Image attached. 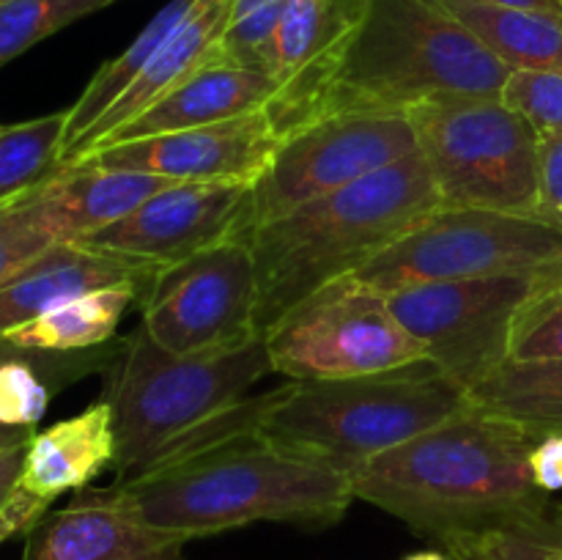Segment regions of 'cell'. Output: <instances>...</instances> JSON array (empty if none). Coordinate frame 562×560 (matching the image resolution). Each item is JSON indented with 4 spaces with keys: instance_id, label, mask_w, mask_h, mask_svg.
<instances>
[{
    "instance_id": "8fae6325",
    "label": "cell",
    "mask_w": 562,
    "mask_h": 560,
    "mask_svg": "<svg viewBox=\"0 0 562 560\" xmlns=\"http://www.w3.org/2000/svg\"><path fill=\"white\" fill-rule=\"evenodd\" d=\"M143 329L173 355L225 351L263 338L250 239L234 236L159 269L143 294Z\"/></svg>"
},
{
    "instance_id": "4fadbf2b",
    "label": "cell",
    "mask_w": 562,
    "mask_h": 560,
    "mask_svg": "<svg viewBox=\"0 0 562 560\" xmlns=\"http://www.w3.org/2000/svg\"><path fill=\"white\" fill-rule=\"evenodd\" d=\"M252 184L176 181L119 223L82 236L80 245L168 267L234 236H250Z\"/></svg>"
},
{
    "instance_id": "7a4b0ae2",
    "label": "cell",
    "mask_w": 562,
    "mask_h": 560,
    "mask_svg": "<svg viewBox=\"0 0 562 560\" xmlns=\"http://www.w3.org/2000/svg\"><path fill=\"white\" fill-rule=\"evenodd\" d=\"M115 483L146 525L184 541L256 522L327 527L344 519L357 500L349 475L280 448L261 432Z\"/></svg>"
},
{
    "instance_id": "5bb4252c",
    "label": "cell",
    "mask_w": 562,
    "mask_h": 560,
    "mask_svg": "<svg viewBox=\"0 0 562 560\" xmlns=\"http://www.w3.org/2000/svg\"><path fill=\"white\" fill-rule=\"evenodd\" d=\"M280 146V135L267 110L241 119L165 135L137 137L110 148H97L75 165L113 170H140L173 181H245L256 184Z\"/></svg>"
},
{
    "instance_id": "ffe728a7",
    "label": "cell",
    "mask_w": 562,
    "mask_h": 560,
    "mask_svg": "<svg viewBox=\"0 0 562 560\" xmlns=\"http://www.w3.org/2000/svg\"><path fill=\"white\" fill-rule=\"evenodd\" d=\"M170 184L176 181L140 170L75 165L47 181L44 198L60 239L75 242L119 223Z\"/></svg>"
},
{
    "instance_id": "83f0119b",
    "label": "cell",
    "mask_w": 562,
    "mask_h": 560,
    "mask_svg": "<svg viewBox=\"0 0 562 560\" xmlns=\"http://www.w3.org/2000/svg\"><path fill=\"white\" fill-rule=\"evenodd\" d=\"M44 187L0 206V283L42 256L47 247L64 242L49 217Z\"/></svg>"
},
{
    "instance_id": "7402d4cb",
    "label": "cell",
    "mask_w": 562,
    "mask_h": 560,
    "mask_svg": "<svg viewBox=\"0 0 562 560\" xmlns=\"http://www.w3.org/2000/svg\"><path fill=\"white\" fill-rule=\"evenodd\" d=\"M510 69L562 71V14L486 0H437Z\"/></svg>"
},
{
    "instance_id": "ac0fdd59",
    "label": "cell",
    "mask_w": 562,
    "mask_h": 560,
    "mask_svg": "<svg viewBox=\"0 0 562 560\" xmlns=\"http://www.w3.org/2000/svg\"><path fill=\"white\" fill-rule=\"evenodd\" d=\"M231 20V0H198L195 9L187 14V20L165 38L162 47L157 49L146 69L137 75V80L119 97V102L82 135V141L71 148L60 163V170L69 168L75 159H80L88 148L113 130L124 126L143 110L151 108L159 97L184 82L187 77L195 75L201 66L212 64L217 58V44L223 38L225 27Z\"/></svg>"
},
{
    "instance_id": "5b68a950",
    "label": "cell",
    "mask_w": 562,
    "mask_h": 560,
    "mask_svg": "<svg viewBox=\"0 0 562 560\" xmlns=\"http://www.w3.org/2000/svg\"><path fill=\"white\" fill-rule=\"evenodd\" d=\"M470 406V390L434 360L329 382H291L258 432L351 475Z\"/></svg>"
},
{
    "instance_id": "d590c367",
    "label": "cell",
    "mask_w": 562,
    "mask_h": 560,
    "mask_svg": "<svg viewBox=\"0 0 562 560\" xmlns=\"http://www.w3.org/2000/svg\"><path fill=\"white\" fill-rule=\"evenodd\" d=\"M494 5H508V9H530L549 11V14H562V0H486Z\"/></svg>"
},
{
    "instance_id": "30bf717a",
    "label": "cell",
    "mask_w": 562,
    "mask_h": 560,
    "mask_svg": "<svg viewBox=\"0 0 562 560\" xmlns=\"http://www.w3.org/2000/svg\"><path fill=\"white\" fill-rule=\"evenodd\" d=\"M417 148L415 124L404 110H349L311 121L280 141L252 184V228L344 190Z\"/></svg>"
},
{
    "instance_id": "1f68e13d",
    "label": "cell",
    "mask_w": 562,
    "mask_h": 560,
    "mask_svg": "<svg viewBox=\"0 0 562 560\" xmlns=\"http://www.w3.org/2000/svg\"><path fill=\"white\" fill-rule=\"evenodd\" d=\"M538 212L558 220L562 212V130L538 135Z\"/></svg>"
},
{
    "instance_id": "d6986e66",
    "label": "cell",
    "mask_w": 562,
    "mask_h": 560,
    "mask_svg": "<svg viewBox=\"0 0 562 560\" xmlns=\"http://www.w3.org/2000/svg\"><path fill=\"white\" fill-rule=\"evenodd\" d=\"M108 464H115V426L108 399H99L80 415L33 434L20 486L53 503L69 489L88 486Z\"/></svg>"
},
{
    "instance_id": "6da1fadb",
    "label": "cell",
    "mask_w": 562,
    "mask_h": 560,
    "mask_svg": "<svg viewBox=\"0 0 562 560\" xmlns=\"http://www.w3.org/2000/svg\"><path fill=\"white\" fill-rule=\"evenodd\" d=\"M554 428L467 406L349 475L357 500L450 547L494 530L543 536L547 492L530 453Z\"/></svg>"
},
{
    "instance_id": "7c38bea8",
    "label": "cell",
    "mask_w": 562,
    "mask_h": 560,
    "mask_svg": "<svg viewBox=\"0 0 562 560\" xmlns=\"http://www.w3.org/2000/svg\"><path fill=\"white\" fill-rule=\"evenodd\" d=\"M562 275H494L412 285L387 294L401 327L461 388L472 390L508 360L519 307Z\"/></svg>"
},
{
    "instance_id": "4dcf8cb0",
    "label": "cell",
    "mask_w": 562,
    "mask_h": 560,
    "mask_svg": "<svg viewBox=\"0 0 562 560\" xmlns=\"http://www.w3.org/2000/svg\"><path fill=\"white\" fill-rule=\"evenodd\" d=\"M450 552L459 560H562V544L525 536L514 530L483 533L475 538H461L450 544Z\"/></svg>"
},
{
    "instance_id": "9a60e30c",
    "label": "cell",
    "mask_w": 562,
    "mask_h": 560,
    "mask_svg": "<svg viewBox=\"0 0 562 560\" xmlns=\"http://www.w3.org/2000/svg\"><path fill=\"white\" fill-rule=\"evenodd\" d=\"M190 541L146 525L121 483L82 486L25 533L20 560H187Z\"/></svg>"
},
{
    "instance_id": "ab89813d",
    "label": "cell",
    "mask_w": 562,
    "mask_h": 560,
    "mask_svg": "<svg viewBox=\"0 0 562 560\" xmlns=\"http://www.w3.org/2000/svg\"><path fill=\"white\" fill-rule=\"evenodd\" d=\"M558 223H560V225H562V212H560V214H558Z\"/></svg>"
},
{
    "instance_id": "8992f818",
    "label": "cell",
    "mask_w": 562,
    "mask_h": 560,
    "mask_svg": "<svg viewBox=\"0 0 562 560\" xmlns=\"http://www.w3.org/2000/svg\"><path fill=\"white\" fill-rule=\"evenodd\" d=\"M108 399L115 426V472L130 481L173 445L247 399L269 371L263 338L225 351L173 355L137 329L113 355Z\"/></svg>"
},
{
    "instance_id": "e0dca14e",
    "label": "cell",
    "mask_w": 562,
    "mask_h": 560,
    "mask_svg": "<svg viewBox=\"0 0 562 560\" xmlns=\"http://www.w3.org/2000/svg\"><path fill=\"white\" fill-rule=\"evenodd\" d=\"M274 93H278V80L274 77L214 58L212 64L201 66L184 82L170 88L151 108H146L140 115H135L124 126H119L110 135H104L102 141L93 143L88 152L119 146V143L137 141V137L165 135V132L192 130V126L241 119V115H250L256 110L267 108Z\"/></svg>"
},
{
    "instance_id": "3957f363",
    "label": "cell",
    "mask_w": 562,
    "mask_h": 560,
    "mask_svg": "<svg viewBox=\"0 0 562 560\" xmlns=\"http://www.w3.org/2000/svg\"><path fill=\"white\" fill-rule=\"evenodd\" d=\"M442 206L423 152L250 231L261 335L305 296L355 275Z\"/></svg>"
},
{
    "instance_id": "44dd1931",
    "label": "cell",
    "mask_w": 562,
    "mask_h": 560,
    "mask_svg": "<svg viewBox=\"0 0 562 560\" xmlns=\"http://www.w3.org/2000/svg\"><path fill=\"white\" fill-rule=\"evenodd\" d=\"M148 285H108L88 294L66 300L53 311L42 313L33 322L11 329L3 340L27 351H53V355H75L108 346L119 329L121 318L132 302L146 294Z\"/></svg>"
},
{
    "instance_id": "8d00e7d4",
    "label": "cell",
    "mask_w": 562,
    "mask_h": 560,
    "mask_svg": "<svg viewBox=\"0 0 562 560\" xmlns=\"http://www.w3.org/2000/svg\"><path fill=\"white\" fill-rule=\"evenodd\" d=\"M36 434V428H16V426H0V450L11 448V445L27 443Z\"/></svg>"
},
{
    "instance_id": "9c48e42d",
    "label": "cell",
    "mask_w": 562,
    "mask_h": 560,
    "mask_svg": "<svg viewBox=\"0 0 562 560\" xmlns=\"http://www.w3.org/2000/svg\"><path fill=\"white\" fill-rule=\"evenodd\" d=\"M272 371L291 382L368 377L428 360L401 327L387 294L355 275L333 280L263 333Z\"/></svg>"
},
{
    "instance_id": "b9f144b4",
    "label": "cell",
    "mask_w": 562,
    "mask_h": 560,
    "mask_svg": "<svg viewBox=\"0 0 562 560\" xmlns=\"http://www.w3.org/2000/svg\"><path fill=\"white\" fill-rule=\"evenodd\" d=\"M560 285H562V283H560Z\"/></svg>"
},
{
    "instance_id": "836d02e7",
    "label": "cell",
    "mask_w": 562,
    "mask_h": 560,
    "mask_svg": "<svg viewBox=\"0 0 562 560\" xmlns=\"http://www.w3.org/2000/svg\"><path fill=\"white\" fill-rule=\"evenodd\" d=\"M532 481L541 492H560L562 489V428L549 432L530 453Z\"/></svg>"
},
{
    "instance_id": "f1b7e54d",
    "label": "cell",
    "mask_w": 562,
    "mask_h": 560,
    "mask_svg": "<svg viewBox=\"0 0 562 560\" xmlns=\"http://www.w3.org/2000/svg\"><path fill=\"white\" fill-rule=\"evenodd\" d=\"M562 283V280H560ZM552 283L519 307L510 327L508 362L562 360V285Z\"/></svg>"
},
{
    "instance_id": "e575fe53",
    "label": "cell",
    "mask_w": 562,
    "mask_h": 560,
    "mask_svg": "<svg viewBox=\"0 0 562 560\" xmlns=\"http://www.w3.org/2000/svg\"><path fill=\"white\" fill-rule=\"evenodd\" d=\"M27 443H31V439H27ZM27 443L11 445V448L0 450V508H3L5 500L14 494L16 483H20L22 464H25V453H27Z\"/></svg>"
},
{
    "instance_id": "74e56055",
    "label": "cell",
    "mask_w": 562,
    "mask_h": 560,
    "mask_svg": "<svg viewBox=\"0 0 562 560\" xmlns=\"http://www.w3.org/2000/svg\"><path fill=\"white\" fill-rule=\"evenodd\" d=\"M404 560H450L448 555L437 552V549H426V552H415V555H406Z\"/></svg>"
},
{
    "instance_id": "2e32d148",
    "label": "cell",
    "mask_w": 562,
    "mask_h": 560,
    "mask_svg": "<svg viewBox=\"0 0 562 560\" xmlns=\"http://www.w3.org/2000/svg\"><path fill=\"white\" fill-rule=\"evenodd\" d=\"M159 269L121 253L58 242L0 283V338L88 291L124 283L148 285Z\"/></svg>"
},
{
    "instance_id": "cb8c5ba5",
    "label": "cell",
    "mask_w": 562,
    "mask_h": 560,
    "mask_svg": "<svg viewBox=\"0 0 562 560\" xmlns=\"http://www.w3.org/2000/svg\"><path fill=\"white\" fill-rule=\"evenodd\" d=\"M198 0H170L146 27L135 36V42L124 49V53L115 55L113 60L99 66L97 75L88 80V86L82 88V93L77 97V102L71 104L66 113V141H64V157L82 141L88 130L119 102L121 93L137 80L143 69H146L148 60L157 55V49L162 47L165 38L187 20L192 9H195ZM64 163V159H60Z\"/></svg>"
},
{
    "instance_id": "d6a6232c",
    "label": "cell",
    "mask_w": 562,
    "mask_h": 560,
    "mask_svg": "<svg viewBox=\"0 0 562 560\" xmlns=\"http://www.w3.org/2000/svg\"><path fill=\"white\" fill-rule=\"evenodd\" d=\"M49 508V500L36 497V494L25 492V489L16 483L14 494L5 500V505L0 508V544L5 538L16 536V533H27Z\"/></svg>"
},
{
    "instance_id": "d4e9b609",
    "label": "cell",
    "mask_w": 562,
    "mask_h": 560,
    "mask_svg": "<svg viewBox=\"0 0 562 560\" xmlns=\"http://www.w3.org/2000/svg\"><path fill=\"white\" fill-rule=\"evenodd\" d=\"M470 404L492 415L562 428V360H505L470 390Z\"/></svg>"
},
{
    "instance_id": "277c9868",
    "label": "cell",
    "mask_w": 562,
    "mask_h": 560,
    "mask_svg": "<svg viewBox=\"0 0 562 560\" xmlns=\"http://www.w3.org/2000/svg\"><path fill=\"white\" fill-rule=\"evenodd\" d=\"M510 66L437 0H366L313 121L349 110H404L439 93L499 97Z\"/></svg>"
},
{
    "instance_id": "f546056e",
    "label": "cell",
    "mask_w": 562,
    "mask_h": 560,
    "mask_svg": "<svg viewBox=\"0 0 562 560\" xmlns=\"http://www.w3.org/2000/svg\"><path fill=\"white\" fill-rule=\"evenodd\" d=\"M497 99L530 121L538 135L562 130V71L514 69Z\"/></svg>"
},
{
    "instance_id": "f35d334b",
    "label": "cell",
    "mask_w": 562,
    "mask_h": 560,
    "mask_svg": "<svg viewBox=\"0 0 562 560\" xmlns=\"http://www.w3.org/2000/svg\"><path fill=\"white\" fill-rule=\"evenodd\" d=\"M20 346H14V344H9V340H3L0 338V362H5V360H11V357H16L20 355Z\"/></svg>"
},
{
    "instance_id": "603a6c76",
    "label": "cell",
    "mask_w": 562,
    "mask_h": 560,
    "mask_svg": "<svg viewBox=\"0 0 562 560\" xmlns=\"http://www.w3.org/2000/svg\"><path fill=\"white\" fill-rule=\"evenodd\" d=\"M366 0H289L274 27L272 77L285 82L338 53L362 16Z\"/></svg>"
},
{
    "instance_id": "4316f807",
    "label": "cell",
    "mask_w": 562,
    "mask_h": 560,
    "mask_svg": "<svg viewBox=\"0 0 562 560\" xmlns=\"http://www.w3.org/2000/svg\"><path fill=\"white\" fill-rule=\"evenodd\" d=\"M119 0H3L0 3V69L60 27Z\"/></svg>"
},
{
    "instance_id": "52a82bcc",
    "label": "cell",
    "mask_w": 562,
    "mask_h": 560,
    "mask_svg": "<svg viewBox=\"0 0 562 560\" xmlns=\"http://www.w3.org/2000/svg\"><path fill=\"white\" fill-rule=\"evenodd\" d=\"M442 206L538 212V132L497 97L439 93L409 110Z\"/></svg>"
},
{
    "instance_id": "60d3db41",
    "label": "cell",
    "mask_w": 562,
    "mask_h": 560,
    "mask_svg": "<svg viewBox=\"0 0 562 560\" xmlns=\"http://www.w3.org/2000/svg\"><path fill=\"white\" fill-rule=\"evenodd\" d=\"M0 3H3V0H0Z\"/></svg>"
},
{
    "instance_id": "ba28073f",
    "label": "cell",
    "mask_w": 562,
    "mask_h": 560,
    "mask_svg": "<svg viewBox=\"0 0 562 560\" xmlns=\"http://www.w3.org/2000/svg\"><path fill=\"white\" fill-rule=\"evenodd\" d=\"M494 275H562V225L536 214L439 206L355 278L382 294Z\"/></svg>"
},
{
    "instance_id": "484cf974",
    "label": "cell",
    "mask_w": 562,
    "mask_h": 560,
    "mask_svg": "<svg viewBox=\"0 0 562 560\" xmlns=\"http://www.w3.org/2000/svg\"><path fill=\"white\" fill-rule=\"evenodd\" d=\"M69 113L0 124V206L27 195L60 173Z\"/></svg>"
}]
</instances>
